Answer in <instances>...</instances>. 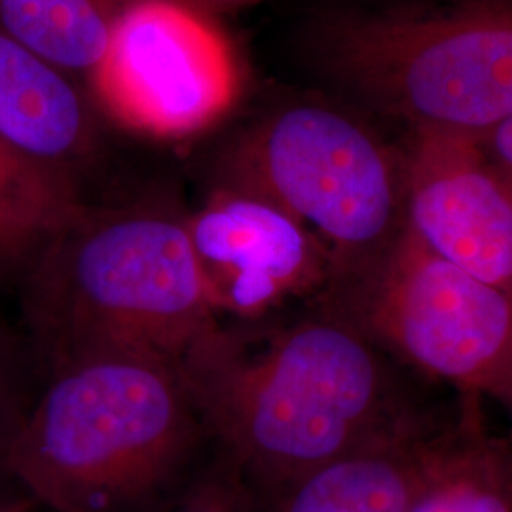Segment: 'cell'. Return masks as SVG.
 I'll return each mask as SVG.
<instances>
[{"instance_id":"1","label":"cell","mask_w":512,"mask_h":512,"mask_svg":"<svg viewBox=\"0 0 512 512\" xmlns=\"http://www.w3.org/2000/svg\"><path fill=\"white\" fill-rule=\"evenodd\" d=\"M177 368L205 435L260 499L359 448L433 429L461 406L319 302L220 321Z\"/></svg>"},{"instance_id":"2","label":"cell","mask_w":512,"mask_h":512,"mask_svg":"<svg viewBox=\"0 0 512 512\" xmlns=\"http://www.w3.org/2000/svg\"><path fill=\"white\" fill-rule=\"evenodd\" d=\"M186 213L160 198L82 203L16 289L44 376L93 355L177 365L219 325L203 291Z\"/></svg>"},{"instance_id":"3","label":"cell","mask_w":512,"mask_h":512,"mask_svg":"<svg viewBox=\"0 0 512 512\" xmlns=\"http://www.w3.org/2000/svg\"><path fill=\"white\" fill-rule=\"evenodd\" d=\"M0 458L46 512H129L183 469L202 421L177 365L93 355L57 366Z\"/></svg>"},{"instance_id":"4","label":"cell","mask_w":512,"mask_h":512,"mask_svg":"<svg viewBox=\"0 0 512 512\" xmlns=\"http://www.w3.org/2000/svg\"><path fill=\"white\" fill-rule=\"evenodd\" d=\"M330 78L408 129L486 137L512 118V0L330 14L313 33Z\"/></svg>"},{"instance_id":"5","label":"cell","mask_w":512,"mask_h":512,"mask_svg":"<svg viewBox=\"0 0 512 512\" xmlns=\"http://www.w3.org/2000/svg\"><path fill=\"white\" fill-rule=\"evenodd\" d=\"M215 183L255 190L302 222L332 258L329 291L376 264L406 226L403 145L329 101L266 110L222 150Z\"/></svg>"},{"instance_id":"6","label":"cell","mask_w":512,"mask_h":512,"mask_svg":"<svg viewBox=\"0 0 512 512\" xmlns=\"http://www.w3.org/2000/svg\"><path fill=\"white\" fill-rule=\"evenodd\" d=\"M397 363L461 399L512 404V291L433 253L406 226L376 264L325 294Z\"/></svg>"},{"instance_id":"7","label":"cell","mask_w":512,"mask_h":512,"mask_svg":"<svg viewBox=\"0 0 512 512\" xmlns=\"http://www.w3.org/2000/svg\"><path fill=\"white\" fill-rule=\"evenodd\" d=\"M84 86L116 128L179 143L232 116L249 65L220 18L192 0H135Z\"/></svg>"},{"instance_id":"8","label":"cell","mask_w":512,"mask_h":512,"mask_svg":"<svg viewBox=\"0 0 512 512\" xmlns=\"http://www.w3.org/2000/svg\"><path fill=\"white\" fill-rule=\"evenodd\" d=\"M186 228L217 319L253 323L319 302L332 258L310 230L255 190L215 183Z\"/></svg>"},{"instance_id":"9","label":"cell","mask_w":512,"mask_h":512,"mask_svg":"<svg viewBox=\"0 0 512 512\" xmlns=\"http://www.w3.org/2000/svg\"><path fill=\"white\" fill-rule=\"evenodd\" d=\"M406 228L461 270L512 291V175L480 137L408 129Z\"/></svg>"},{"instance_id":"10","label":"cell","mask_w":512,"mask_h":512,"mask_svg":"<svg viewBox=\"0 0 512 512\" xmlns=\"http://www.w3.org/2000/svg\"><path fill=\"white\" fill-rule=\"evenodd\" d=\"M469 401L433 429L376 442L329 461L260 499V512H408Z\"/></svg>"},{"instance_id":"11","label":"cell","mask_w":512,"mask_h":512,"mask_svg":"<svg viewBox=\"0 0 512 512\" xmlns=\"http://www.w3.org/2000/svg\"><path fill=\"white\" fill-rule=\"evenodd\" d=\"M82 203L76 184L0 139V287L18 285Z\"/></svg>"},{"instance_id":"12","label":"cell","mask_w":512,"mask_h":512,"mask_svg":"<svg viewBox=\"0 0 512 512\" xmlns=\"http://www.w3.org/2000/svg\"><path fill=\"white\" fill-rule=\"evenodd\" d=\"M408 512H512V442L484 427L482 403L467 404Z\"/></svg>"},{"instance_id":"13","label":"cell","mask_w":512,"mask_h":512,"mask_svg":"<svg viewBox=\"0 0 512 512\" xmlns=\"http://www.w3.org/2000/svg\"><path fill=\"white\" fill-rule=\"evenodd\" d=\"M135 0H0V31L86 84Z\"/></svg>"},{"instance_id":"14","label":"cell","mask_w":512,"mask_h":512,"mask_svg":"<svg viewBox=\"0 0 512 512\" xmlns=\"http://www.w3.org/2000/svg\"><path fill=\"white\" fill-rule=\"evenodd\" d=\"M27 355L33 357L29 346L25 348L0 321V458L37 397L31 395L27 384Z\"/></svg>"},{"instance_id":"15","label":"cell","mask_w":512,"mask_h":512,"mask_svg":"<svg viewBox=\"0 0 512 512\" xmlns=\"http://www.w3.org/2000/svg\"><path fill=\"white\" fill-rule=\"evenodd\" d=\"M253 488L222 461L219 471L205 476L167 512H260Z\"/></svg>"},{"instance_id":"16","label":"cell","mask_w":512,"mask_h":512,"mask_svg":"<svg viewBox=\"0 0 512 512\" xmlns=\"http://www.w3.org/2000/svg\"><path fill=\"white\" fill-rule=\"evenodd\" d=\"M482 141L495 160L512 175V118L482 137Z\"/></svg>"},{"instance_id":"17","label":"cell","mask_w":512,"mask_h":512,"mask_svg":"<svg viewBox=\"0 0 512 512\" xmlns=\"http://www.w3.org/2000/svg\"><path fill=\"white\" fill-rule=\"evenodd\" d=\"M0 512H46L31 495L0 475Z\"/></svg>"},{"instance_id":"18","label":"cell","mask_w":512,"mask_h":512,"mask_svg":"<svg viewBox=\"0 0 512 512\" xmlns=\"http://www.w3.org/2000/svg\"><path fill=\"white\" fill-rule=\"evenodd\" d=\"M192 2L205 12H209L211 16L222 19L228 14H236L239 10L251 8L264 0H192Z\"/></svg>"},{"instance_id":"19","label":"cell","mask_w":512,"mask_h":512,"mask_svg":"<svg viewBox=\"0 0 512 512\" xmlns=\"http://www.w3.org/2000/svg\"><path fill=\"white\" fill-rule=\"evenodd\" d=\"M507 418H509V423H511V429H509V435H507V437H509L512 442V404L511 408H509V412H507Z\"/></svg>"}]
</instances>
